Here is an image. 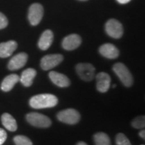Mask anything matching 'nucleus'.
<instances>
[{
  "mask_svg": "<svg viewBox=\"0 0 145 145\" xmlns=\"http://www.w3.org/2000/svg\"><path fill=\"white\" fill-rule=\"evenodd\" d=\"M30 106L34 109L52 108L58 104V98L49 93H43L34 95L30 99Z\"/></svg>",
  "mask_w": 145,
  "mask_h": 145,
  "instance_id": "nucleus-1",
  "label": "nucleus"
},
{
  "mask_svg": "<svg viewBox=\"0 0 145 145\" xmlns=\"http://www.w3.org/2000/svg\"><path fill=\"white\" fill-rule=\"evenodd\" d=\"M113 70L124 86L128 88L132 86L133 83V77L125 65L121 63H116L113 67Z\"/></svg>",
  "mask_w": 145,
  "mask_h": 145,
  "instance_id": "nucleus-2",
  "label": "nucleus"
},
{
  "mask_svg": "<svg viewBox=\"0 0 145 145\" xmlns=\"http://www.w3.org/2000/svg\"><path fill=\"white\" fill-rule=\"evenodd\" d=\"M27 121L32 126L39 128H48L51 125V120L44 114L31 112L26 115Z\"/></svg>",
  "mask_w": 145,
  "mask_h": 145,
  "instance_id": "nucleus-3",
  "label": "nucleus"
},
{
  "mask_svg": "<svg viewBox=\"0 0 145 145\" xmlns=\"http://www.w3.org/2000/svg\"><path fill=\"white\" fill-rule=\"evenodd\" d=\"M57 118L59 121L65 124L72 125L79 122L81 116L79 112L75 109L69 108L59 112Z\"/></svg>",
  "mask_w": 145,
  "mask_h": 145,
  "instance_id": "nucleus-4",
  "label": "nucleus"
},
{
  "mask_svg": "<svg viewBox=\"0 0 145 145\" xmlns=\"http://www.w3.org/2000/svg\"><path fill=\"white\" fill-rule=\"evenodd\" d=\"M95 67L90 63H79L76 65V71L81 79L91 81L95 75Z\"/></svg>",
  "mask_w": 145,
  "mask_h": 145,
  "instance_id": "nucleus-5",
  "label": "nucleus"
},
{
  "mask_svg": "<svg viewBox=\"0 0 145 145\" xmlns=\"http://www.w3.org/2000/svg\"><path fill=\"white\" fill-rule=\"evenodd\" d=\"M106 31L107 34L114 39H118L123 35V27L122 24L115 19H110L106 24Z\"/></svg>",
  "mask_w": 145,
  "mask_h": 145,
  "instance_id": "nucleus-6",
  "label": "nucleus"
},
{
  "mask_svg": "<svg viewBox=\"0 0 145 145\" xmlns=\"http://www.w3.org/2000/svg\"><path fill=\"white\" fill-rule=\"evenodd\" d=\"M63 60V55L60 54H48L41 59L40 66L43 70L48 71L59 65Z\"/></svg>",
  "mask_w": 145,
  "mask_h": 145,
  "instance_id": "nucleus-7",
  "label": "nucleus"
},
{
  "mask_svg": "<svg viewBox=\"0 0 145 145\" xmlns=\"http://www.w3.org/2000/svg\"><path fill=\"white\" fill-rule=\"evenodd\" d=\"M44 14V9L39 3H33L29 8L28 20L32 26H36L40 22Z\"/></svg>",
  "mask_w": 145,
  "mask_h": 145,
  "instance_id": "nucleus-8",
  "label": "nucleus"
},
{
  "mask_svg": "<svg viewBox=\"0 0 145 145\" xmlns=\"http://www.w3.org/2000/svg\"><path fill=\"white\" fill-rule=\"evenodd\" d=\"M28 61V54L25 52H20L16 54L11 59L8 63V69L10 70L14 71L22 68Z\"/></svg>",
  "mask_w": 145,
  "mask_h": 145,
  "instance_id": "nucleus-9",
  "label": "nucleus"
},
{
  "mask_svg": "<svg viewBox=\"0 0 145 145\" xmlns=\"http://www.w3.org/2000/svg\"><path fill=\"white\" fill-rule=\"evenodd\" d=\"M97 81V89L101 93H106L108 91L110 87L111 78L108 73L101 72L96 75Z\"/></svg>",
  "mask_w": 145,
  "mask_h": 145,
  "instance_id": "nucleus-10",
  "label": "nucleus"
},
{
  "mask_svg": "<svg viewBox=\"0 0 145 145\" xmlns=\"http://www.w3.org/2000/svg\"><path fill=\"white\" fill-rule=\"evenodd\" d=\"M81 44V38L78 34H70L63 39L62 46L67 50H72L78 48Z\"/></svg>",
  "mask_w": 145,
  "mask_h": 145,
  "instance_id": "nucleus-11",
  "label": "nucleus"
},
{
  "mask_svg": "<svg viewBox=\"0 0 145 145\" xmlns=\"http://www.w3.org/2000/svg\"><path fill=\"white\" fill-rule=\"evenodd\" d=\"M99 50L103 57L110 59H116L118 57L120 54L118 49L114 44L110 43L101 45L99 47Z\"/></svg>",
  "mask_w": 145,
  "mask_h": 145,
  "instance_id": "nucleus-12",
  "label": "nucleus"
},
{
  "mask_svg": "<svg viewBox=\"0 0 145 145\" xmlns=\"http://www.w3.org/2000/svg\"><path fill=\"white\" fill-rule=\"evenodd\" d=\"M49 77L54 84L60 88H67L70 85L69 79L66 75L60 72L50 71L49 72Z\"/></svg>",
  "mask_w": 145,
  "mask_h": 145,
  "instance_id": "nucleus-13",
  "label": "nucleus"
},
{
  "mask_svg": "<svg viewBox=\"0 0 145 145\" xmlns=\"http://www.w3.org/2000/svg\"><path fill=\"white\" fill-rule=\"evenodd\" d=\"M18 47V44L16 41L10 40L6 42L0 44V57L6 58L10 57L15 51Z\"/></svg>",
  "mask_w": 145,
  "mask_h": 145,
  "instance_id": "nucleus-14",
  "label": "nucleus"
},
{
  "mask_svg": "<svg viewBox=\"0 0 145 145\" xmlns=\"http://www.w3.org/2000/svg\"><path fill=\"white\" fill-rule=\"evenodd\" d=\"M54 36L51 30H46L42 34L39 41V47L42 50H46L51 46Z\"/></svg>",
  "mask_w": 145,
  "mask_h": 145,
  "instance_id": "nucleus-15",
  "label": "nucleus"
},
{
  "mask_svg": "<svg viewBox=\"0 0 145 145\" xmlns=\"http://www.w3.org/2000/svg\"><path fill=\"white\" fill-rule=\"evenodd\" d=\"M20 81V77L16 74H11L5 77L1 85V90L5 92L10 91Z\"/></svg>",
  "mask_w": 145,
  "mask_h": 145,
  "instance_id": "nucleus-16",
  "label": "nucleus"
},
{
  "mask_svg": "<svg viewBox=\"0 0 145 145\" xmlns=\"http://www.w3.org/2000/svg\"><path fill=\"white\" fill-rule=\"evenodd\" d=\"M36 75V71L32 68L24 70L20 77V81L25 87H30L33 83L34 79Z\"/></svg>",
  "mask_w": 145,
  "mask_h": 145,
  "instance_id": "nucleus-17",
  "label": "nucleus"
},
{
  "mask_svg": "<svg viewBox=\"0 0 145 145\" xmlns=\"http://www.w3.org/2000/svg\"><path fill=\"white\" fill-rule=\"evenodd\" d=\"M1 122L7 130L15 132L18 128L17 122L14 118L8 113H4L1 116Z\"/></svg>",
  "mask_w": 145,
  "mask_h": 145,
  "instance_id": "nucleus-18",
  "label": "nucleus"
},
{
  "mask_svg": "<svg viewBox=\"0 0 145 145\" xmlns=\"http://www.w3.org/2000/svg\"><path fill=\"white\" fill-rule=\"evenodd\" d=\"M95 145H111L110 139L104 132H97L93 137Z\"/></svg>",
  "mask_w": 145,
  "mask_h": 145,
  "instance_id": "nucleus-19",
  "label": "nucleus"
},
{
  "mask_svg": "<svg viewBox=\"0 0 145 145\" xmlns=\"http://www.w3.org/2000/svg\"><path fill=\"white\" fill-rule=\"evenodd\" d=\"M16 145H33L32 141L28 137L23 135H18L14 138Z\"/></svg>",
  "mask_w": 145,
  "mask_h": 145,
  "instance_id": "nucleus-20",
  "label": "nucleus"
},
{
  "mask_svg": "<svg viewBox=\"0 0 145 145\" xmlns=\"http://www.w3.org/2000/svg\"><path fill=\"white\" fill-rule=\"evenodd\" d=\"M132 126L137 129L144 128L145 126V118L144 116H140L135 118L132 122Z\"/></svg>",
  "mask_w": 145,
  "mask_h": 145,
  "instance_id": "nucleus-21",
  "label": "nucleus"
},
{
  "mask_svg": "<svg viewBox=\"0 0 145 145\" xmlns=\"http://www.w3.org/2000/svg\"><path fill=\"white\" fill-rule=\"evenodd\" d=\"M116 142L117 145H132L126 136L122 133L118 134L116 137Z\"/></svg>",
  "mask_w": 145,
  "mask_h": 145,
  "instance_id": "nucleus-22",
  "label": "nucleus"
},
{
  "mask_svg": "<svg viewBox=\"0 0 145 145\" xmlns=\"http://www.w3.org/2000/svg\"><path fill=\"white\" fill-rule=\"evenodd\" d=\"M8 20L4 14L0 12V30L5 28L8 26Z\"/></svg>",
  "mask_w": 145,
  "mask_h": 145,
  "instance_id": "nucleus-23",
  "label": "nucleus"
},
{
  "mask_svg": "<svg viewBox=\"0 0 145 145\" xmlns=\"http://www.w3.org/2000/svg\"><path fill=\"white\" fill-rule=\"evenodd\" d=\"M7 139V133L2 128H0V145H2Z\"/></svg>",
  "mask_w": 145,
  "mask_h": 145,
  "instance_id": "nucleus-24",
  "label": "nucleus"
},
{
  "mask_svg": "<svg viewBox=\"0 0 145 145\" xmlns=\"http://www.w3.org/2000/svg\"><path fill=\"white\" fill-rule=\"evenodd\" d=\"M139 136H140L141 138H142L143 139L145 138V131H144V130H141V131L139 132Z\"/></svg>",
  "mask_w": 145,
  "mask_h": 145,
  "instance_id": "nucleus-25",
  "label": "nucleus"
},
{
  "mask_svg": "<svg viewBox=\"0 0 145 145\" xmlns=\"http://www.w3.org/2000/svg\"><path fill=\"white\" fill-rule=\"evenodd\" d=\"M118 2H119L120 3H122V4H125V3H128L130 0H117Z\"/></svg>",
  "mask_w": 145,
  "mask_h": 145,
  "instance_id": "nucleus-26",
  "label": "nucleus"
},
{
  "mask_svg": "<svg viewBox=\"0 0 145 145\" xmlns=\"http://www.w3.org/2000/svg\"><path fill=\"white\" fill-rule=\"evenodd\" d=\"M77 145H88L86 142H79L77 144Z\"/></svg>",
  "mask_w": 145,
  "mask_h": 145,
  "instance_id": "nucleus-27",
  "label": "nucleus"
},
{
  "mask_svg": "<svg viewBox=\"0 0 145 145\" xmlns=\"http://www.w3.org/2000/svg\"><path fill=\"white\" fill-rule=\"evenodd\" d=\"M116 87V85H113V88H115Z\"/></svg>",
  "mask_w": 145,
  "mask_h": 145,
  "instance_id": "nucleus-28",
  "label": "nucleus"
},
{
  "mask_svg": "<svg viewBox=\"0 0 145 145\" xmlns=\"http://www.w3.org/2000/svg\"><path fill=\"white\" fill-rule=\"evenodd\" d=\"M81 1H86V0H81Z\"/></svg>",
  "mask_w": 145,
  "mask_h": 145,
  "instance_id": "nucleus-29",
  "label": "nucleus"
},
{
  "mask_svg": "<svg viewBox=\"0 0 145 145\" xmlns=\"http://www.w3.org/2000/svg\"><path fill=\"white\" fill-rule=\"evenodd\" d=\"M142 145H144V144H142Z\"/></svg>",
  "mask_w": 145,
  "mask_h": 145,
  "instance_id": "nucleus-30",
  "label": "nucleus"
}]
</instances>
